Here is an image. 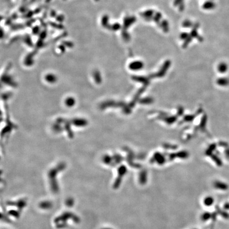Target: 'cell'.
I'll return each instance as SVG.
<instances>
[{"instance_id": "7a4b0ae2", "label": "cell", "mask_w": 229, "mask_h": 229, "mask_svg": "<svg viewBox=\"0 0 229 229\" xmlns=\"http://www.w3.org/2000/svg\"><path fill=\"white\" fill-rule=\"evenodd\" d=\"M46 79L48 82L51 83L54 82L56 81V77L53 74H48L47 75Z\"/></svg>"}, {"instance_id": "8992f818", "label": "cell", "mask_w": 229, "mask_h": 229, "mask_svg": "<svg viewBox=\"0 0 229 229\" xmlns=\"http://www.w3.org/2000/svg\"><path fill=\"white\" fill-rule=\"evenodd\" d=\"M73 200L72 199H68V202H66V204L68 205V206H71L73 205Z\"/></svg>"}, {"instance_id": "277c9868", "label": "cell", "mask_w": 229, "mask_h": 229, "mask_svg": "<svg viewBox=\"0 0 229 229\" xmlns=\"http://www.w3.org/2000/svg\"><path fill=\"white\" fill-rule=\"evenodd\" d=\"M74 103H75V100H74L73 98H68L66 99V104H67V106H73Z\"/></svg>"}, {"instance_id": "52a82bcc", "label": "cell", "mask_w": 229, "mask_h": 229, "mask_svg": "<svg viewBox=\"0 0 229 229\" xmlns=\"http://www.w3.org/2000/svg\"><path fill=\"white\" fill-rule=\"evenodd\" d=\"M109 229V228H104V229Z\"/></svg>"}, {"instance_id": "5b68a950", "label": "cell", "mask_w": 229, "mask_h": 229, "mask_svg": "<svg viewBox=\"0 0 229 229\" xmlns=\"http://www.w3.org/2000/svg\"><path fill=\"white\" fill-rule=\"evenodd\" d=\"M94 76H95V79L96 82L99 83L100 82V77L99 75V72L95 71L94 73Z\"/></svg>"}, {"instance_id": "6da1fadb", "label": "cell", "mask_w": 229, "mask_h": 229, "mask_svg": "<svg viewBox=\"0 0 229 229\" xmlns=\"http://www.w3.org/2000/svg\"><path fill=\"white\" fill-rule=\"evenodd\" d=\"M65 167V165L64 163H61L56 168L51 169V170L50 172V183H51V188L54 192H56L58 190V187L57 186V183L56 182V176L57 175V172L63 170Z\"/></svg>"}, {"instance_id": "3957f363", "label": "cell", "mask_w": 229, "mask_h": 229, "mask_svg": "<svg viewBox=\"0 0 229 229\" xmlns=\"http://www.w3.org/2000/svg\"><path fill=\"white\" fill-rule=\"evenodd\" d=\"M51 203L49 202H42V203L41 204V206L42 209H50V207H51Z\"/></svg>"}]
</instances>
